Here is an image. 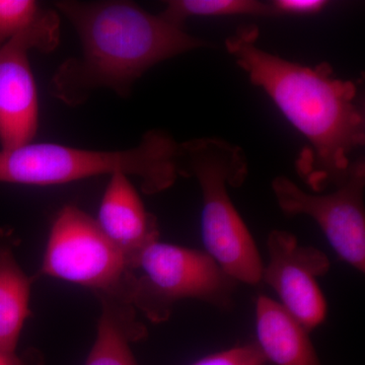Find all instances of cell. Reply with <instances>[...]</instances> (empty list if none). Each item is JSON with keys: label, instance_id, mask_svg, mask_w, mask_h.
<instances>
[{"label": "cell", "instance_id": "obj_1", "mask_svg": "<svg viewBox=\"0 0 365 365\" xmlns=\"http://www.w3.org/2000/svg\"><path fill=\"white\" fill-rule=\"evenodd\" d=\"M259 29L240 26L225 41L228 53L309 143L297 160V173L314 192L339 186L350 155L365 143V116L356 83L336 78L327 62L295 63L261 49Z\"/></svg>", "mask_w": 365, "mask_h": 365}, {"label": "cell", "instance_id": "obj_2", "mask_svg": "<svg viewBox=\"0 0 365 365\" xmlns=\"http://www.w3.org/2000/svg\"><path fill=\"white\" fill-rule=\"evenodd\" d=\"M55 6L81 41V54L60 64L51 79L53 96L71 107L83 105L98 90L129 97L151 67L208 46L184 26L133 2L64 0Z\"/></svg>", "mask_w": 365, "mask_h": 365}, {"label": "cell", "instance_id": "obj_3", "mask_svg": "<svg viewBox=\"0 0 365 365\" xmlns=\"http://www.w3.org/2000/svg\"><path fill=\"white\" fill-rule=\"evenodd\" d=\"M179 176L195 178L202 192L201 234L205 252L235 282L257 285L263 262L249 228L235 207L227 187H240L248 176L244 151L220 138L179 143Z\"/></svg>", "mask_w": 365, "mask_h": 365}, {"label": "cell", "instance_id": "obj_4", "mask_svg": "<svg viewBox=\"0 0 365 365\" xmlns=\"http://www.w3.org/2000/svg\"><path fill=\"white\" fill-rule=\"evenodd\" d=\"M179 143L165 131L146 132L135 148L93 150L52 143H31L0 150V182L53 186L123 173L140 180L145 194H157L175 184Z\"/></svg>", "mask_w": 365, "mask_h": 365}, {"label": "cell", "instance_id": "obj_5", "mask_svg": "<svg viewBox=\"0 0 365 365\" xmlns=\"http://www.w3.org/2000/svg\"><path fill=\"white\" fill-rule=\"evenodd\" d=\"M38 275L81 285L96 297L133 306L136 276L95 218L66 205L55 217Z\"/></svg>", "mask_w": 365, "mask_h": 365}, {"label": "cell", "instance_id": "obj_6", "mask_svg": "<svg viewBox=\"0 0 365 365\" xmlns=\"http://www.w3.org/2000/svg\"><path fill=\"white\" fill-rule=\"evenodd\" d=\"M133 307L153 323L170 318L179 300H202L222 309L232 306L237 282L206 252L157 241L132 266Z\"/></svg>", "mask_w": 365, "mask_h": 365}, {"label": "cell", "instance_id": "obj_7", "mask_svg": "<svg viewBox=\"0 0 365 365\" xmlns=\"http://www.w3.org/2000/svg\"><path fill=\"white\" fill-rule=\"evenodd\" d=\"M59 40L58 14L43 11L32 25L0 50L1 150L33 143L39 125V102L30 53L54 51Z\"/></svg>", "mask_w": 365, "mask_h": 365}, {"label": "cell", "instance_id": "obj_8", "mask_svg": "<svg viewBox=\"0 0 365 365\" xmlns=\"http://www.w3.org/2000/svg\"><path fill=\"white\" fill-rule=\"evenodd\" d=\"M365 163L352 162L344 181L328 194L307 193L292 180L278 176L272 190L287 215H307L323 230L343 260L360 272L365 271Z\"/></svg>", "mask_w": 365, "mask_h": 365}, {"label": "cell", "instance_id": "obj_9", "mask_svg": "<svg viewBox=\"0 0 365 365\" xmlns=\"http://www.w3.org/2000/svg\"><path fill=\"white\" fill-rule=\"evenodd\" d=\"M269 261L262 281L279 297V304L304 330L311 332L325 321L327 302L317 279L330 269L328 257L304 247L284 230H273L267 241Z\"/></svg>", "mask_w": 365, "mask_h": 365}, {"label": "cell", "instance_id": "obj_10", "mask_svg": "<svg viewBox=\"0 0 365 365\" xmlns=\"http://www.w3.org/2000/svg\"><path fill=\"white\" fill-rule=\"evenodd\" d=\"M95 220L131 269L141 252L160 237L157 217L146 211L129 177L123 173L110 176Z\"/></svg>", "mask_w": 365, "mask_h": 365}, {"label": "cell", "instance_id": "obj_11", "mask_svg": "<svg viewBox=\"0 0 365 365\" xmlns=\"http://www.w3.org/2000/svg\"><path fill=\"white\" fill-rule=\"evenodd\" d=\"M257 344L275 365H323L309 332L267 295L257 299Z\"/></svg>", "mask_w": 365, "mask_h": 365}, {"label": "cell", "instance_id": "obj_12", "mask_svg": "<svg viewBox=\"0 0 365 365\" xmlns=\"http://www.w3.org/2000/svg\"><path fill=\"white\" fill-rule=\"evenodd\" d=\"M16 242L9 230L0 232V350L16 352L21 330L31 316L29 277L14 257Z\"/></svg>", "mask_w": 365, "mask_h": 365}, {"label": "cell", "instance_id": "obj_13", "mask_svg": "<svg viewBox=\"0 0 365 365\" xmlns=\"http://www.w3.org/2000/svg\"><path fill=\"white\" fill-rule=\"evenodd\" d=\"M101 302L97 337L85 365H138L131 343L146 337V328L136 318L135 307L98 297Z\"/></svg>", "mask_w": 365, "mask_h": 365}, {"label": "cell", "instance_id": "obj_14", "mask_svg": "<svg viewBox=\"0 0 365 365\" xmlns=\"http://www.w3.org/2000/svg\"><path fill=\"white\" fill-rule=\"evenodd\" d=\"M160 14L180 26L191 16H277L272 4L256 0H170Z\"/></svg>", "mask_w": 365, "mask_h": 365}, {"label": "cell", "instance_id": "obj_15", "mask_svg": "<svg viewBox=\"0 0 365 365\" xmlns=\"http://www.w3.org/2000/svg\"><path fill=\"white\" fill-rule=\"evenodd\" d=\"M33 0H0V50L42 14Z\"/></svg>", "mask_w": 365, "mask_h": 365}, {"label": "cell", "instance_id": "obj_16", "mask_svg": "<svg viewBox=\"0 0 365 365\" xmlns=\"http://www.w3.org/2000/svg\"><path fill=\"white\" fill-rule=\"evenodd\" d=\"M265 355L256 343L237 345L202 357L191 365H266Z\"/></svg>", "mask_w": 365, "mask_h": 365}, {"label": "cell", "instance_id": "obj_17", "mask_svg": "<svg viewBox=\"0 0 365 365\" xmlns=\"http://www.w3.org/2000/svg\"><path fill=\"white\" fill-rule=\"evenodd\" d=\"M278 14H313L319 13L328 2L324 0H276L271 2Z\"/></svg>", "mask_w": 365, "mask_h": 365}, {"label": "cell", "instance_id": "obj_18", "mask_svg": "<svg viewBox=\"0 0 365 365\" xmlns=\"http://www.w3.org/2000/svg\"><path fill=\"white\" fill-rule=\"evenodd\" d=\"M0 365H43V360L37 350H28L21 355L0 350Z\"/></svg>", "mask_w": 365, "mask_h": 365}]
</instances>
